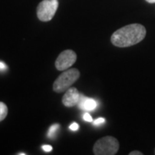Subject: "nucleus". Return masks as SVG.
<instances>
[{
  "instance_id": "2eb2a0df",
  "label": "nucleus",
  "mask_w": 155,
  "mask_h": 155,
  "mask_svg": "<svg viewBox=\"0 0 155 155\" xmlns=\"http://www.w3.org/2000/svg\"><path fill=\"white\" fill-rule=\"evenodd\" d=\"M143 153L141 152H139V151H133V152H130L129 155H142Z\"/></svg>"
},
{
  "instance_id": "f257e3e1",
  "label": "nucleus",
  "mask_w": 155,
  "mask_h": 155,
  "mask_svg": "<svg viewBox=\"0 0 155 155\" xmlns=\"http://www.w3.org/2000/svg\"><path fill=\"white\" fill-rule=\"evenodd\" d=\"M143 25L133 23L117 29L111 35V43L118 48H127L140 43L146 36Z\"/></svg>"
},
{
  "instance_id": "4468645a",
  "label": "nucleus",
  "mask_w": 155,
  "mask_h": 155,
  "mask_svg": "<svg viewBox=\"0 0 155 155\" xmlns=\"http://www.w3.org/2000/svg\"><path fill=\"white\" fill-rule=\"evenodd\" d=\"M6 69H7V66L3 61H0V71H5Z\"/></svg>"
},
{
  "instance_id": "9d476101",
  "label": "nucleus",
  "mask_w": 155,
  "mask_h": 155,
  "mask_svg": "<svg viewBox=\"0 0 155 155\" xmlns=\"http://www.w3.org/2000/svg\"><path fill=\"white\" fill-rule=\"evenodd\" d=\"M104 122H105L104 118L99 117V118L96 119L94 122H93V123H94V125H96V126H98V125H101V124H103V123H104Z\"/></svg>"
},
{
  "instance_id": "f03ea898",
  "label": "nucleus",
  "mask_w": 155,
  "mask_h": 155,
  "mask_svg": "<svg viewBox=\"0 0 155 155\" xmlns=\"http://www.w3.org/2000/svg\"><path fill=\"white\" fill-rule=\"evenodd\" d=\"M80 76V72L76 68L67 69L56 78L54 82L53 89L57 93H61L70 88L72 84L75 83Z\"/></svg>"
},
{
  "instance_id": "0eeeda50",
  "label": "nucleus",
  "mask_w": 155,
  "mask_h": 155,
  "mask_svg": "<svg viewBox=\"0 0 155 155\" xmlns=\"http://www.w3.org/2000/svg\"><path fill=\"white\" fill-rule=\"evenodd\" d=\"M78 106L80 110L85 111H91L94 110L95 109L97 108V101L93 98H91V97H87L85 96H84L82 94L81 96V98L79 103L78 104Z\"/></svg>"
},
{
  "instance_id": "7ed1b4c3",
  "label": "nucleus",
  "mask_w": 155,
  "mask_h": 155,
  "mask_svg": "<svg viewBox=\"0 0 155 155\" xmlns=\"http://www.w3.org/2000/svg\"><path fill=\"white\" fill-rule=\"evenodd\" d=\"M119 142L113 136H105L99 139L93 147L96 155H115L119 150Z\"/></svg>"
},
{
  "instance_id": "1a4fd4ad",
  "label": "nucleus",
  "mask_w": 155,
  "mask_h": 155,
  "mask_svg": "<svg viewBox=\"0 0 155 155\" xmlns=\"http://www.w3.org/2000/svg\"><path fill=\"white\" fill-rule=\"evenodd\" d=\"M8 115V108L5 103L0 102V122L4 121Z\"/></svg>"
},
{
  "instance_id": "9b49d317",
  "label": "nucleus",
  "mask_w": 155,
  "mask_h": 155,
  "mask_svg": "<svg viewBox=\"0 0 155 155\" xmlns=\"http://www.w3.org/2000/svg\"><path fill=\"white\" fill-rule=\"evenodd\" d=\"M83 119L85 121V122H92V117L89 114V113H84L83 116Z\"/></svg>"
},
{
  "instance_id": "423d86ee",
  "label": "nucleus",
  "mask_w": 155,
  "mask_h": 155,
  "mask_svg": "<svg viewBox=\"0 0 155 155\" xmlns=\"http://www.w3.org/2000/svg\"><path fill=\"white\" fill-rule=\"evenodd\" d=\"M81 96L82 94L78 91V89L71 87L66 91V93L64 94L62 98V104L66 107H73L78 105L80 101Z\"/></svg>"
},
{
  "instance_id": "f8f14e48",
  "label": "nucleus",
  "mask_w": 155,
  "mask_h": 155,
  "mask_svg": "<svg viewBox=\"0 0 155 155\" xmlns=\"http://www.w3.org/2000/svg\"><path fill=\"white\" fill-rule=\"evenodd\" d=\"M41 149L43 150L44 152H46V153H49V152H51L53 150V147L50 145H43L41 147Z\"/></svg>"
},
{
  "instance_id": "f3484780",
  "label": "nucleus",
  "mask_w": 155,
  "mask_h": 155,
  "mask_svg": "<svg viewBox=\"0 0 155 155\" xmlns=\"http://www.w3.org/2000/svg\"><path fill=\"white\" fill-rule=\"evenodd\" d=\"M18 154H21V155H25L26 153H19Z\"/></svg>"
},
{
  "instance_id": "6e6552de",
  "label": "nucleus",
  "mask_w": 155,
  "mask_h": 155,
  "mask_svg": "<svg viewBox=\"0 0 155 155\" xmlns=\"http://www.w3.org/2000/svg\"><path fill=\"white\" fill-rule=\"evenodd\" d=\"M60 127H60V124H58V123H54V124H53V125L49 127V129H48V137L50 139L54 138L57 132L60 130Z\"/></svg>"
},
{
  "instance_id": "dca6fc26",
  "label": "nucleus",
  "mask_w": 155,
  "mask_h": 155,
  "mask_svg": "<svg viewBox=\"0 0 155 155\" xmlns=\"http://www.w3.org/2000/svg\"><path fill=\"white\" fill-rule=\"evenodd\" d=\"M146 1L150 3V4H153V3H155V0H146Z\"/></svg>"
},
{
  "instance_id": "39448f33",
  "label": "nucleus",
  "mask_w": 155,
  "mask_h": 155,
  "mask_svg": "<svg viewBox=\"0 0 155 155\" xmlns=\"http://www.w3.org/2000/svg\"><path fill=\"white\" fill-rule=\"evenodd\" d=\"M77 54L74 51L67 49L61 52L56 59L55 67L59 71H65L69 69L76 62Z\"/></svg>"
},
{
  "instance_id": "ddd939ff",
  "label": "nucleus",
  "mask_w": 155,
  "mask_h": 155,
  "mask_svg": "<svg viewBox=\"0 0 155 155\" xmlns=\"http://www.w3.org/2000/svg\"><path fill=\"white\" fill-rule=\"evenodd\" d=\"M69 128H70V130H72V131H77L78 129L79 128V125L78 124L77 122H73V123H72V124L70 125Z\"/></svg>"
},
{
  "instance_id": "20e7f679",
  "label": "nucleus",
  "mask_w": 155,
  "mask_h": 155,
  "mask_svg": "<svg viewBox=\"0 0 155 155\" xmlns=\"http://www.w3.org/2000/svg\"><path fill=\"white\" fill-rule=\"evenodd\" d=\"M59 3L57 0H43L37 6V17L41 22H48L54 17Z\"/></svg>"
}]
</instances>
